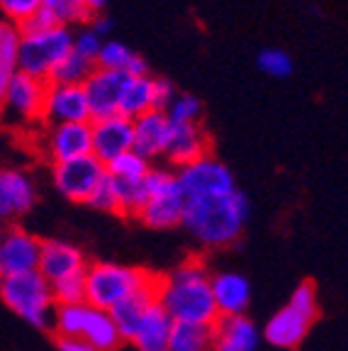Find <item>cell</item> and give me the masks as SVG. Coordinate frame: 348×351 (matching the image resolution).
<instances>
[{
  "instance_id": "cell-1",
  "label": "cell",
  "mask_w": 348,
  "mask_h": 351,
  "mask_svg": "<svg viewBox=\"0 0 348 351\" xmlns=\"http://www.w3.org/2000/svg\"><path fill=\"white\" fill-rule=\"evenodd\" d=\"M156 300L173 322L212 327L219 317L212 295V274L200 258H188L169 276L158 278Z\"/></svg>"
},
{
  "instance_id": "cell-2",
  "label": "cell",
  "mask_w": 348,
  "mask_h": 351,
  "mask_svg": "<svg viewBox=\"0 0 348 351\" xmlns=\"http://www.w3.org/2000/svg\"><path fill=\"white\" fill-rule=\"evenodd\" d=\"M251 217V203L241 191L217 197L185 200L183 227L205 249L232 247Z\"/></svg>"
},
{
  "instance_id": "cell-3",
  "label": "cell",
  "mask_w": 348,
  "mask_h": 351,
  "mask_svg": "<svg viewBox=\"0 0 348 351\" xmlns=\"http://www.w3.org/2000/svg\"><path fill=\"white\" fill-rule=\"evenodd\" d=\"M158 276L149 274L144 269H132L114 261L88 263L86 269V302L95 310L110 313L112 307L125 302L129 295L139 293L147 285L156 283Z\"/></svg>"
},
{
  "instance_id": "cell-4",
  "label": "cell",
  "mask_w": 348,
  "mask_h": 351,
  "mask_svg": "<svg viewBox=\"0 0 348 351\" xmlns=\"http://www.w3.org/2000/svg\"><path fill=\"white\" fill-rule=\"evenodd\" d=\"M316 315H319L316 288L312 280H302L293 291L290 300L268 319L261 335L275 349H297L310 335L312 324L316 322Z\"/></svg>"
},
{
  "instance_id": "cell-5",
  "label": "cell",
  "mask_w": 348,
  "mask_h": 351,
  "mask_svg": "<svg viewBox=\"0 0 348 351\" xmlns=\"http://www.w3.org/2000/svg\"><path fill=\"white\" fill-rule=\"evenodd\" d=\"M0 300L5 302L8 310L29 322L32 327L47 329L54 315V295H51L49 280L39 271L29 274L5 276L0 283Z\"/></svg>"
},
{
  "instance_id": "cell-6",
  "label": "cell",
  "mask_w": 348,
  "mask_h": 351,
  "mask_svg": "<svg viewBox=\"0 0 348 351\" xmlns=\"http://www.w3.org/2000/svg\"><path fill=\"white\" fill-rule=\"evenodd\" d=\"M22 32V29H20ZM73 49V32L64 27H47L22 32L17 51V71L37 81H49L54 69Z\"/></svg>"
},
{
  "instance_id": "cell-7",
  "label": "cell",
  "mask_w": 348,
  "mask_h": 351,
  "mask_svg": "<svg viewBox=\"0 0 348 351\" xmlns=\"http://www.w3.org/2000/svg\"><path fill=\"white\" fill-rule=\"evenodd\" d=\"M144 188H147V203L139 210L136 219L144 227L156 232H166L180 227L183 222V210H185V197L175 181V171L169 169H153L144 178Z\"/></svg>"
},
{
  "instance_id": "cell-8",
  "label": "cell",
  "mask_w": 348,
  "mask_h": 351,
  "mask_svg": "<svg viewBox=\"0 0 348 351\" xmlns=\"http://www.w3.org/2000/svg\"><path fill=\"white\" fill-rule=\"evenodd\" d=\"M175 181H178L185 200L229 195L236 191L234 173L219 159H214L212 154H207V156L183 166V169H175Z\"/></svg>"
},
{
  "instance_id": "cell-9",
  "label": "cell",
  "mask_w": 348,
  "mask_h": 351,
  "mask_svg": "<svg viewBox=\"0 0 348 351\" xmlns=\"http://www.w3.org/2000/svg\"><path fill=\"white\" fill-rule=\"evenodd\" d=\"M105 176H108L105 164L95 159L92 154L51 166L54 188L71 203H90V197L105 181Z\"/></svg>"
},
{
  "instance_id": "cell-10",
  "label": "cell",
  "mask_w": 348,
  "mask_h": 351,
  "mask_svg": "<svg viewBox=\"0 0 348 351\" xmlns=\"http://www.w3.org/2000/svg\"><path fill=\"white\" fill-rule=\"evenodd\" d=\"M44 95H47V83L17 71L3 95L0 115L12 125H32L42 120Z\"/></svg>"
},
{
  "instance_id": "cell-11",
  "label": "cell",
  "mask_w": 348,
  "mask_h": 351,
  "mask_svg": "<svg viewBox=\"0 0 348 351\" xmlns=\"http://www.w3.org/2000/svg\"><path fill=\"white\" fill-rule=\"evenodd\" d=\"M173 95H175L173 86L166 78H153L149 73L129 76L127 78L125 93H122L120 115L127 117V120H136V117L147 115L151 110L166 112Z\"/></svg>"
},
{
  "instance_id": "cell-12",
  "label": "cell",
  "mask_w": 348,
  "mask_h": 351,
  "mask_svg": "<svg viewBox=\"0 0 348 351\" xmlns=\"http://www.w3.org/2000/svg\"><path fill=\"white\" fill-rule=\"evenodd\" d=\"M42 239L25 227H5L0 237V278L17 274H29L39 269Z\"/></svg>"
},
{
  "instance_id": "cell-13",
  "label": "cell",
  "mask_w": 348,
  "mask_h": 351,
  "mask_svg": "<svg viewBox=\"0 0 348 351\" xmlns=\"http://www.w3.org/2000/svg\"><path fill=\"white\" fill-rule=\"evenodd\" d=\"M44 156L54 164L81 159L92 154L90 122H69V125H49L42 139Z\"/></svg>"
},
{
  "instance_id": "cell-14",
  "label": "cell",
  "mask_w": 348,
  "mask_h": 351,
  "mask_svg": "<svg viewBox=\"0 0 348 351\" xmlns=\"http://www.w3.org/2000/svg\"><path fill=\"white\" fill-rule=\"evenodd\" d=\"M127 78H129L127 73L108 71V69H98L95 66V71L83 83L88 108H90V120H103V117L120 115V103H122V93H125Z\"/></svg>"
},
{
  "instance_id": "cell-15",
  "label": "cell",
  "mask_w": 348,
  "mask_h": 351,
  "mask_svg": "<svg viewBox=\"0 0 348 351\" xmlns=\"http://www.w3.org/2000/svg\"><path fill=\"white\" fill-rule=\"evenodd\" d=\"M42 120L47 125H69V122H90V108L83 86L47 83Z\"/></svg>"
},
{
  "instance_id": "cell-16",
  "label": "cell",
  "mask_w": 348,
  "mask_h": 351,
  "mask_svg": "<svg viewBox=\"0 0 348 351\" xmlns=\"http://www.w3.org/2000/svg\"><path fill=\"white\" fill-rule=\"evenodd\" d=\"M90 142H92V156L108 166L117 156L132 152V142H134L132 120H127L122 115L90 120Z\"/></svg>"
},
{
  "instance_id": "cell-17",
  "label": "cell",
  "mask_w": 348,
  "mask_h": 351,
  "mask_svg": "<svg viewBox=\"0 0 348 351\" xmlns=\"http://www.w3.org/2000/svg\"><path fill=\"white\" fill-rule=\"evenodd\" d=\"M88 269V261L83 252L64 239H47L42 241V256H39V274L51 283H59L66 278L83 276Z\"/></svg>"
},
{
  "instance_id": "cell-18",
  "label": "cell",
  "mask_w": 348,
  "mask_h": 351,
  "mask_svg": "<svg viewBox=\"0 0 348 351\" xmlns=\"http://www.w3.org/2000/svg\"><path fill=\"white\" fill-rule=\"evenodd\" d=\"M261 339V327L246 315L217 317L212 324V351H256Z\"/></svg>"
},
{
  "instance_id": "cell-19",
  "label": "cell",
  "mask_w": 348,
  "mask_h": 351,
  "mask_svg": "<svg viewBox=\"0 0 348 351\" xmlns=\"http://www.w3.org/2000/svg\"><path fill=\"white\" fill-rule=\"evenodd\" d=\"M37 203V188L25 171L5 169L0 181V222L27 215Z\"/></svg>"
},
{
  "instance_id": "cell-20",
  "label": "cell",
  "mask_w": 348,
  "mask_h": 351,
  "mask_svg": "<svg viewBox=\"0 0 348 351\" xmlns=\"http://www.w3.org/2000/svg\"><path fill=\"white\" fill-rule=\"evenodd\" d=\"M134 127V142H132V152H136L139 156H144L147 161H153L158 156H164L166 144L171 137V120L166 117V112L151 110L147 115L132 120Z\"/></svg>"
},
{
  "instance_id": "cell-21",
  "label": "cell",
  "mask_w": 348,
  "mask_h": 351,
  "mask_svg": "<svg viewBox=\"0 0 348 351\" xmlns=\"http://www.w3.org/2000/svg\"><path fill=\"white\" fill-rule=\"evenodd\" d=\"M251 283L246 276L236 271H219L212 274V295L219 317H234L246 315L251 305Z\"/></svg>"
},
{
  "instance_id": "cell-22",
  "label": "cell",
  "mask_w": 348,
  "mask_h": 351,
  "mask_svg": "<svg viewBox=\"0 0 348 351\" xmlns=\"http://www.w3.org/2000/svg\"><path fill=\"white\" fill-rule=\"evenodd\" d=\"M210 154V137L200 125H173L166 144L164 159L175 169L192 164Z\"/></svg>"
},
{
  "instance_id": "cell-23",
  "label": "cell",
  "mask_w": 348,
  "mask_h": 351,
  "mask_svg": "<svg viewBox=\"0 0 348 351\" xmlns=\"http://www.w3.org/2000/svg\"><path fill=\"white\" fill-rule=\"evenodd\" d=\"M171 329H173V319L166 315V310L156 300L139 319L134 335L127 344L134 351H169Z\"/></svg>"
},
{
  "instance_id": "cell-24",
  "label": "cell",
  "mask_w": 348,
  "mask_h": 351,
  "mask_svg": "<svg viewBox=\"0 0 348 351\" xmlns=\"http://www.w3.org/2000/svg\"><path fill=\"white\" fill-rule=\"evenodd\" d=\"M156 291H158V278H156V283L142 288L139 293L129 295L125 302H120L117 307L110 310L112 319L117 322V327H120V335H122V339H125V344L132 339V335H134L136 324L144 317V313L156 302Z\"/></svg>"
},
{
  "instance_id": "cell-25",
  "label": "cell",
  "mask_w": 348,
  "mask_h": 351,
  "mask_svg": "<svg viewBox=\"0 0 348 351\" xmlns=\"http://www.w3.org/2000/svg\"><path fill=\"white\" fill-rule=\"evenodd\" d=\"M81 339L88 341L95 351H120L125 344L112 315L105 310H95V307H90V313H88V322Z\"/></svg>"
},
{
  "instance_id": "cell-26",
  "label": "cell",
  "mask_w": 348,
  "mask_h": 351,
  "mask_svg": "<svg viewBox=\"0 0 348 351\" xmlns=\"http://www.w3.org/2000/svg\"><path fill=\"white\" fill-rule=\"evenodd\" d=\"M95 66H98V69H108V71L127 73V76H142V73H149L142 56L122 42H103V49H100Z\"/></svg>"
},
{
  "instance_id": "cell-27",
  "label": "cell",
  "mask_w": 348,
  "mask_h": 351,
  "mask_svg": "<svg viewBox=\"0 0 348 351\" xmlns=\"http://www.w3.org/2000/svg\"><path fill=\"white\" fill-rule=\"evenodd\" d=\"M39 12L54 27H64V29H71V27L81 29L92 17V12L88 10V5L83 0H42V10Z\"/></svg>"
},
{
  "instance_id": "cell-28",
  "label": "cell",
  "mask_w": 348,
  "mask_h": 351,
  "mask_svg": "<svg viewBox=\"0 0 348 351\" xmlns=\"http://www.w3.org/2000/svg\"><path fill=\"white\" fill-rule=\"evenodd\" d=\"M20 27L8 20H0V103L17 73V51H20Z\"/></svg>"
},
{
  "instance_id": "cell-29",
  "label": "cell",
  "mask_w": 348,
  "mask_h": 351,
  "mask_svg": "<svg viewBox=\"0 0 348 351\" xmlns=\"http://www.w3.org/2000/svg\"><path fill=\"white\" fill-rule=\"evenodd\" d=\"M169 351H212V327L210 324L173 322Z\"/></svg>"
},
{
  "instance_id": "cell-30",
  "label": "cell",
  "mask_w": 348,
  "mask_h": 351,
  "mask_svg": "<svg viewBox=\"0 0 348 351\" xmlns=\"http://www.w3.org/2000/svg\"><path fill=\"white\" fill-rule=\"evenodd\" d=\"M88 313L90 305L88 302H78V305H56L54 315H51V324L56 339H81L83 329L88 322Z\"/></svg>"
},
{
  "instance_id": "cell-31",
  "label": "cell",
  "mask_w": 348,
  "mask_h": 351,
  "mask_svg": "<svg viewBox=\"0 0 348 351\" xmlns=\"http://www.w3.org/2000/svg\"><path fill=\"white\" fill-rule=\"evenodd\" d=\"M95 71V64L83 56H78L71 49V54H66L61 59V64L54 69V73L49 76L47 83H64V86H83L88 81V76Z\"/></svg>"
},
{
  "instance_id": "cell-32",
  "label": "cell",
  "mask_w": 348,
  "mask_h": 351,
  "mask_svg": "<svg viewBox=\"0 0 348 351\" xmlns=\"http://www.w3.org/2000/svg\"><path fill=\"white\" fill-rule=\"evenodd\" d=\"M110 178H117V181H144L147 173L151 171V161H147L144 156H139L136 152H127L122 156H117L114 161H110L105 166Z\"/></svg>"
},
{
  "instance_id": "cell-33",
  "label": "cell",
  "mask_w": 348,
  "mask_h": 351,
  "mask_svg": "<svg viewBox=\"0 0 348 351\" xmlns=\"http://www.w3.org/2000/svg\"><path fill=\"white\" fill-rule=\"evenodd\" d=\"M200 115H202L200 100L190 93L173 95L171 105L166 108V117L171 120V125H200Z\"/></svg>"
},
{
  "instance_id": "cell-34",
  "label": "cell",
  "mask_w": 348,
  "mask_h": 351,
  "mask_svg": "<svg viewBox=\"0 0 348 351\" xmlns=\"http://www.w3.org/2000/svg\"><path fill=\"white\" fill-rule=\"evenodd\" d=\"M42 10V0H0V15L3 20L22 27L27 20H32Z\"/></svg>"
},
{
  "instance_id": "cell-35",
  "label": "cell",
  "mask_w": 348,
  "mask_h": 351,
  "mask_svg": "<svg viewBox=\"0 0 348 351\" xmlns=\"http://www.w3.org/2000/svg\"><path fill=\"white\" fill-rule=\"evenodd\" d=\"M83 276L51 283L54 305H78V302H86V280H83Z\"/></svg>"
},
{
  "instance_id": "cell-36",
  "label": "cell",
  "mask_w": 348,
  "mask_h": 351,
  "mask_svg": "<svg viewBox=\"0 0 348 351\" xmlns=\"http://www.w3.org/2000/svg\"><path fill=\"white\" fill-rule=\"evenodd\" d=\"M258 69H261L266 76L285 78L293 73V59H290V54L283 49H263L261 54H258Z\"/></svg>"
},
{
  "instance_id": "cell-37",
  "label": "cell",
  "mask_w": 348,
  "mask_h": 351,
  "mask_svg": "<svg viewBox=\"0 0 348 351\" xmlns=\"http://www.w3.org/2000/svg\"><path fill=\"white\" fill-rule=\"evenodd\" d=\"M100 49H103V37H98L88 25L78 29V32H73V51H76L78 56H83V59L95 64Z\"/></svg>"
},
{
  "instance_id": "cell-38",
  "label": "cell",
  "mask_w": 348,
  "mask_h": 351,
  "mask_svg": "<svg viewBox=\"0 0 348 351\" xmlns=\"http://www.w3.org/2000/svg\"><path fill=\"white\" fill-rule=\"evenodd\" d=\"M90 208L100 210V213H110V215H117V197H114V191L110 186L108 176H105V181L100 183V188L95 191V195L90 197Z\"/></svg>"
},
{
  "instance_id": "cell-39",
  "label": "cell",
  "mask_w": 348,
  "mask_h": 351,
  "mask_svg": "<svg viewBox=\"0 0 348 351\" xmlns=\"http://www.w3.org/2000/svg\"><path fill=\"white\" fill-rule=\"evenodd\" d=\"M88 27L98 34V37H105V34L112 32V20H110L108 15H100V12H95V15L90 17V22H88Z\"/></svg>"
},
{
  "instance_id": "cell-40",
  "label": "cell",
  "mask_w": 348,
  "mask_h": 351,
  "mask_svg": "<svg viewBox=\"0 0 348 351\" xmlns=\"http://www.w3.org/2000/svg\"><path fill=\"white\" fill-rule=\"evenodd\" d=\"M56 346H59V351H95L83 339H56Z\"/></svg>"
},
{
  "instance_id": "cell-41",
  "label": "cell",
  "mask_w": 348,
  "mask_h": 351,
  "mask_svg": "<svg viewBox=\"0 0 348 351\" xmlns=\"http://www.w3.org/2000/svg\"><path fill=\"white\" fill-rule=\"evenodd\" d=\"M83 3H86V5H88V10H90L92 15H95V12H100V10H103V5H105V0H83Z\"/></svg>"
},
{
  "instance_id": "cell-42",
  "label": "cell",
  "mask_w": 348,
  "mask_h": 351,
  "mask_svg": "<svg viewBox=\"0 0 348 351\" xmlns=\"http://www.w3.org/2000/svg\"><path fill=\"white\" fill-rule=\"evenodd\" d=\"M3 232H5V222H0V237H3Z\"/></svg>"
},
{
  "instance_id": "cell-43",
  "label": "cell",
  "mask_w": 348,
  "mask_h": 351,
  "mask_svg": "<svg viewBox=\"0 0 348 351\" xmlns=\"http://www.w3.org/2000/svg\"><path fill=\"white\" fill-rule=\"evenodd\" d=\"M3 171H5V169H0V181H3Z\"/></svg>"
},
{
  "instance_id": "cell-44",
  "label": "cell",
  "mask_w": 348,
  "mask_h": 351,
  "mask_svg": "<svg viewBox=\"0 0 348 351\" xmlns=\"http://www.w3.org/2000/svg\"><path fill=\"white\" fill-rule=\"evenodd\" d=\"M0 283H3V278H0Z\"/></svg>"
}]
</instances>
